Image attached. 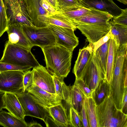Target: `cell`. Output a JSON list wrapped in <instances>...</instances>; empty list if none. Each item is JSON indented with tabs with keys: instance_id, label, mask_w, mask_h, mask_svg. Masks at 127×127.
Segmentation results:
<instances>
[{
	"instance_id": "12",
	"label": "cell",
	"mask_w": 127,
	"mask_h": 127,
	"mask_svg": "<svg viewBox=\"0 0 127 127\" xmlns=\"http://www.w3.org/2000/svg\"><path fill=\"white\" fill-rule=\"evenodd\" d=\"M26 91L35 101L45 108L62 103V100L58 95L49 93L34 84Z\"/></svg>"
},
{
	"instance_id": "19",
	"label": "cell",
	"mask_w": 127,
	"mask_h": 127,
	"mask_svg": "<svg viewBox=\"0 0 127 127\" xmlns=\"http://www.w3.org/2000/svg\"><path fill=\"white\" fill-rule=\"evenodd\" d=\"M93 50V44L90 43L86 47L79 50L78 56L73 70L76 79L80 78V75L87 64Z\"/></svg>"
},
{
	"instance_id": "18",
	"label": "cell",
	"mask_w": 127,
	"mask_h": 127,
	"mask_svg": "<svg viewBox=\"0 0 127 127\" xmlns=\"http://www.w3.org/2000/svg\"><path fill=\"white\" fill-rule=\"evenodd\" d=\"M4 108L9 112L17 118L25 120L24 111L16 95L5 92L4 95Z\"/></svg>"
},
{
	"instance_id": "29",
	"label": "cell",
	"mask_w": 127,
	"mask_h": 127,
	"mask_svg": "<svg viewBox=\"0 0 127 127\" xmlns=\"http://www.w3.org/2000/svg\"><path fill=\"white\" fill-rule=\"evenodd\" d=\"M8 27L7 20L2 0H0V37L6 31Z\"/></svg>"
},
{
	"instance_id": "14",
	"label": "cell",
	"mask_w": 127,
	"mask_h": 127,
	"mask_svg": "<svg viewBox=\"0 0 127 127\" xmlns=\"http://www.w3.org/2000/svg\"><path fill=\"white\" fill-rule=\"evenodd\" d=\"M33 84L47 92L56 94L52 75L42 65L33 68Z\"/></svg>"
},
{
	"instance_id": "43",
	"label": "cell",
	"mask_w": 127,
	"mask_h": 127,
	"mask_svg": "<svg viewBox=\"0 0 127 127\" xmlns=\"http://www.w3.org/2000/svg\"><path fill=\"white\" fill-rule=\"evenodd\" d=\"M57 10L58 11V8L56 0H46Z\"/></svg>"
},
{
	"instance_id": "4",
	"label": "cell",
	"mask_w": 127,
	"mask_h": 127,
	"mask_svg": "<svg viewBox=\"0 0 127 127\" xmlns=\"http://www.w3.org/2000/svg\"><path fill=\"white\" fill-rule=\"evenodd\" d=\"M0 62L33 68L40 65L31 50L11 44L8 41L5 43Z\"/></svg>"
},
{
	"instance_id": "27",
	"label": "cell",
	"mask_w": 127,
	"mask_h": 127,
	"mask_svg": "<svg viewBox=\"0 0 127 127\" xmlns=\"http://www.w3.org/2000/svg\"><path fill=\"white\" fill-rule=\"evenodd\" d=\"M109 39L99 47L94 52L99 65L105 75V76L106 72Z\"/></svg>"
},
{
	"instance_id": "23",
	"label": "cell",
	"mask_w": 127,
	"mask_h": 127,
	"mask_svg": "<svg viewBox=\"0 0 127 127\" xmlns=\"http://www.w3.org/2000/svg\"><path fill=\"white\" fill-rule=\"evenodd\" d=\"M0 126L5 127H28V125L25 120L2 111L0 112Z\"/></svg>"
},
{
	"instance_id": "11",
	"label": "cell",
	"mask_w": 127,
	"mask_h": 127,
	"mask_svg": "<svg viewBox=\"0 0 127 127\" xmlns=\"http://www.w3.org/2000/svg\"><path fill=\"white\" fill-rule=\"evenodd\" d=\"M42 0H24L28 14L33 25L37 27L47 26L49 13L42 5Z\"/></svg>"
},
{
	"instance_id": "7",
	"label": "cell",
	"mask_w": 127,
	"mask_h": 127,
	"mask_svg": "<svg viewBox=\"0 0 127 127\" xmlns=\"http://www.w3.org/2000/svg\"><path fill=\"white\" fill-rule=\"evenodd\" d=\"M79 78H81L89 88L93 92L100 81L105 78V75L93 50Z\"/></svg>"
},
{
	"instance_id": "30",
	"label": "cell",
	"mask_w": 127,
	"mask_h": 127,
	"mask_svg": "<svg viewBox=\"0 0 127 127\" xmlns=\"http://www.w3.org/2000/svg\"><path fill=\"white\" fill-rule=\"evenodd\" d=\"M32 67L29 66H22L10 64L0 62V72L8 71H25L30 69Z\"/></svg>"
},
{
	"instance_id": "24",
	"label": "cell",
	"mask_w": 127,
	"mask_h": 127,
	"mask_svg": "<svg viewBox=\"0 0 127 127\" xmlns=\"http://www.w3.org/2000/svg\"><path fill=\"white\" fill-rule=\"evenodd\" d=\"M91 9L81 3L60 9L59 12L72 21L88 13Z\"/></svg>"
},
{
	"instance_id": "31",
	"label": "cell",
	"mask_w": 127,
	"mask_h": 127,
	"mask_svg": "<svg viewBox=\"0 0 127 127\" xmlns=\"http://www.w3.org/2000/svg\"><path fill=\"white\" fill-rule=\"evenodd\" d=\"M54 81L56 94L63 100V90L64 77L52 75Z\"/></svg>"
},
{
	"instance_id": "26",
	"label": "cell",
	"mask_w": 127,
	"mask_h": 127,
	"mask_svg": "<svg viewBox=\"0 0 127 127\" xmlns=\"http://www.w3.org/2000/svg\"><path fill=\"white\" fill-rule=\"evenodd\" d=\"M85 105L90 127H98L96 112V105L92 96H85Z\"/></svg>"
},
{
	"instance_id": "1",
	"label": "cell",
	"mask_w": 127,
	"mask_h": 127,
	"mask_svg": "<svg viewBox=\"0 0 127 127\" xmlns=\"http://www.w3.org/2000/svg\"><path fill=\"white\" fill-rule=\"evenodd\" d=\"M112 18L107 13L91 9L88 13L73 21L90 43L93 44L109 32Z\"/></svg>"
},
{
	"instance_id": "3",
	"label": "cell",
	"mask_w": 127,
	"mask_h": 127,
	"mask_svg": "<svg viewBox=\"0 0 127 127\" xmlns=\"http://www.w3.org/2000/svg\"><path fill=\"white\" fill-rule=\"evenodd\" d=\"M98 127H127V115L116 107L111 95L96 105Z\"/></svg>"
},
{
	"instance_id": "37",
	"label": "cell",
	"mask_w": 127,
	"mask_h": 127,
	"mask_svg": "<svg viewBox=\"0 0 127 127\" xmlns=\"http://www.w3.org/2000/svg\"><path fill=\"white\" fill-rule=\"evenodd\" d=\"M110 38V31L106 35L101 38L97 42L92 44L94 52H95L99 47L107 42Z\"/></svg>"
},
{
	"instance_id": "21",
	"label": "cell",
	"mask_w": 127,
	"mask_h": 127,
	"mask_svg": "<svg viewBox=\"0 0 127 127\" xmlns=\"http://www.w3.org/2000/svg\"><path fill=\"white\" fill-rule=\"evenodd\" d=\"M111 85L105 79L100 81L92 95L96 105L100 104L106 97L111 95Z\"/></svg>"
},
{
	"instance_id": "38",
	"label": "cell",
	"mask_w": 127,
	"mask_h": 127,
	"mask_svg": "<svg viewBox=\"0 0 127 127\" xmlns=\"http://www.w3.org/2000/svg\"><path fill=\"white\" fill-rule=\"evenodd\" d=\"M42 5L49 15L53 14L58 12L46 0H42Z\"/></svg>"
},
{
	"instance_id": "41",
	"label": "cell",
	"mask_w": 127,
	"mask_h": 127,
	"mask_svg": "<svg viewBox=\"0 0 127 127\" xmlns=\"http://www.w3.org/2000/svg\"><path fill=\"white\" fill-rule=\"evenodd\" d=\"M4 93L0 92V111L4 108Z\"/></svg>"
},
{
	"instance_id": "44",
	"label": "cell",
	"mask_w": 127,
	"mask_h": 127,
	"mask_svg": "<svg viewBox=\"0 0 127 127\" xmlns=\"http://www.w3.org/2000/svg\"><path fill=\"white\" fill-rule=\"evenodd\" d=\"M120 2L125 4H127V0H117Z\"/></svg>"
},
{
	"instance_id": "2",
	"label": "cell",
	"mask_w": 127,
	"mask_h": 127,
	"mask_svg": "<svg viewBox=\"0 0 127 127\" xmlns=\"http://www.w3.org/2000/svg\"><path fill=\"white\" fill-rule=\"evenodd\" d=\"M41 48L47 70L52 75L66 77L71 69L73 52L56 44Z\"/></svg>"
},
{
	"instance_id": "36",
	"label": "cell",
	"mask_w": 127,
	"mask_h": 127,
	"mask_svg": "<svg viewBox=\"0 0 127 127\" xmlns=\"http://www.w3.org/2000/svg\"><path fill=\"white\" fill-rule=\"evenodd\" d=\"M79 113L82 120L83 127H89L87 115L85 105V100L81 111Z\"/></svg>"
},
{
	"instance_id": "33",
	"label": "cell",
	"mask_w": 127,
	"mask_h": 127,
	"mask_svg": "<svg viewBox=\"0 0 127 127\" xmlns=\"http://www.w3.org/2000/svg\"><path fill=\"white\" fill-rule=\"evenodd\" d=\"M33 72L32 70H29L25 71L23 78L24 92L33 84Z\"/></svg>"
},
{
	"instance_id": "34",
	"label": "cell",
	"mask_w": 127,
	"mask_h": 127,
	"mask_svg": "<svg viewBox=\"0 0 127 127\" xmlns=\"http://www.w3.org/2000/svg\"><path fill=\"white\" fill-rule=\"evenodd\" d=\"M81 0H56L58 8L60 9L78 4Z\"/></svg>"
},
{
	"instance_id": "6",
	"label": "cell",
	"mask_w": 127,
	"mask_h": 127,
	"mask_svg": "<svg viewBox=\"0 0 127 127\" xmlns=\"http://www.w3.org/2000/svg\"><path fill=\"white\" fill-rule=\"evenodd\" d=\"M23 31L31 44L40 48L56 44L55 37L47 26L42 27L22 25Z\"/></svg>"
},
{
	"instance_id": "17",
	"label": "cell",
	"mask_w": 127,
	"mask_h": 127,
	"mask_svg": "<svg viewBox=\"0 0 127 127\" xmlns=\"http://www.w3.org/2000/svg\"><path fill=\"white\" fill-rule=\"evenodd\" d=\"M119 46L110 32L105 79L111 85L116 54Z\"/></svg>"
},
{
	"instance_id": "16",
	"label": "cell",
	"mask_w": 127,
	"mask_h": 127,
	"mask_svg": "<svg viewBox=\"0 0 127 127\" xmlns=\"http://www.w3.org/2000/svg\"><path fill=\"white\" fill-rule=\"evenodd\" d=\"M6 32L9 42L31 50L33 46L24 33L21 25L17 23L9 25Z\"/></svg>"
},
{
	"instance_id": "39",
	"label": "cell",
	"mask_w": 127,
	"mask_h": 127,
	"mask_svg": "<svg viewBox=\"0 0 127 127\" xmlns=\"http://www.w3.org/2000/svg\"><path fill=\"white\" fill-rule=\"evenodd\" d=\"M44 122L47 127H62L61 126L55 122L54 120L49 115L46 116Z\"/></svg>"
},
{
	"instance_id": "9",
	"label": "cell",
	"mask_w": 127,
	"mask_h": 127,
	"mask_svg": "<svg viewBox=\"0 0 127 127\" xmlns=\"http://www.w3.org/2000/svg\"><path fill=\"white\" fill-rule=\"evenodd\" d=\"M23 110L25 116H30L39 119L44 122L48 114L46 109L32 98L26 91L16 95Z\"/></svg>"
},
{
	"instance_id": "20",
	"label": "cell",
	"mask_w": 127,
	"mask_h": 127,
	"mask_svg": "<svg viewBox=\"0 0 127 127\" xmlns=\"http://www.w3.org/2000/svg\"><path fill=\"white\" fill-rule=\"evenodd\" d=\"M45 109L49 115L62 127H69L68 118L66 110L62 103Z\"/></svg>"
},
{
	"instance_id": "35",
	"label": "cell",
	"mask_w": 127,
	"mask_h": 127,
	"mask_svg": "<svg viewBox=\"0 0 127 127\" xmlns=\"http://www.w3.org/2000/svg\"><path fill=\"white\" fill-rule=\"evenodd\" d=\"M111 22L115 24L127 26V9H123L122 13L119 16L113 18Z\"/></svg>"
},
{
	"instance_id": "25",
	"label": "cell",
	"mask_w": 127,
	"mask_h": 127,
	"mask_svg": "<svg viewBox=\"0 0 127 127\" xmlns=\"http://www.w3.org/2000/svg\"><path fill=\"white\" fill-rule=\"evenodd\" d=\"M110 31L119 45L127 44V26L115 24L111 21Z\"/></svg>"
},
{
	"instance_id": "32",
	"label": "cell",
	"mask_w": 127,
	"mask_h": 127,
	"mask_svg": "<svg viewBox=\"0 0 127 127\" xmlns=\"http://www.w3.org/2000/svg\"><path fill=\"white\" fill-rule=\"evenodd\" d=\"M74 84L77 86L87 97L92 96L93 91L91 90L80 78L76 79Z\"/></svg>"
},
{
	"instance_id": "13",
	"label": "cell",
	"mask_w": 127,
	"mask_h": 127,
	"mask_svg": "<svg viewBox=\"0 0 127 127\" xmlns=\"http://www.w3.org/2000/svg\"><path fill=\"white\" fill-rule=\"evenodd\" d=\"M63 100L70 108L72 107L79 113L85 100V95L75 85H63Z\"/></svg>"
},
{
	"instance_id": "28",
	"label": "cell",
	"mask_w": 127,
	"mask_h": 127,
	"mask_svg": "<svg viewBox=\"0 0 127 127\" xmlns=\"http://www.w3.org/2000/svg\"><path fill=\"white\" fill-rule=\"evenodd\" d=\"M69 127H83L82 120L79 113L72 107L69 110L68 116Z\"/></svg>"
},
{
	"instance_id": "22",
	"label": "cell",
	"mask_w": 127,
	"mask_h": 127,
	"mask_svg": "<svg viewBox=\"0 0 127 127\" xmlns=\"http://www.w3.org/2000/svg\"><path fill=\"white\" fill-rule=\"evenodd\" d=\"M47 25L51 24L64 28L71 29L74 31L77 29L76 26L73 21L60 13L58 12L47 16Z\"/></svg>"
},
{
	"instance_id": "5",
	"label": "cell",
	"mask_w": 127,
	"mask_h": 127,
	"mask_svg": "<svg viewBox=\"0 0 127 127\" xmlns=\"http://www.w3.org/2000/svg\"><path fill=\"white\" fill-rule=\"evenodd\" d=\"M8 26L19 23L34 26L28 14L24 0H2Z\"/></svg>"
},
{
	"instance_id": "42",
	"label": "cell",
	"mask_w": 127,
	"mask_h": 127,
	"mask_svg": "<svg viewBox=\"0 0 127 127\" xmlns=\"http://www.w3.org/2000/svg\"><path fill=\"white\" fill-rule=\"evenodd\" d=\"M28 127H42L39 124L34 121L31 122L28 124Z\"/></svg>"
},
{
	"instance_id": "45",
	"label": "cell",
	"mask_w": 127,
	"mask_h": 127,
	"mask_svg": "<svg viewBox=\"0 0 127 127\" xmlns=\"http://www.w3.org/2000/svg\"></svg>"
},
{
	"instance_id": "40",
	"label": "cell",
	"mask_w": 127,
	"mask_h": 127,
	"mask_svg": "<svg viewBox=\"0 0 127 127\" xmlns=\"http://www.w3.org/2000/svg\"><path fill=\"white\" fill-rule=\"evenodd\" d=\"M127 88L125 91L121 106V111L124 114L127 115Z\"/></svg>"
},
{
	"instance_id": "10",
	"label": "cell",
	"mask_w": 127,
	"mask_h": 127,
	"mask_svg": "<svg viewBox=\"0 0 127 127\" xmlns=\"http://www.w3.org/2000/svg\"><path fill=\"white\" fill-rule=\"evenodd\" d=\"M47 26L51 30L55 38L56 44L64 47L72 52L79 44L78 38L75 35L74 30L48 24Z\"/></svg>"
},
{
	"instance_id": "15",
	"label": "cell",
	"mask_w": 127,
	"mask_h": 127,
	"mask_svg": "<svg viewBox=\"0 0 127 127\" xmlns=\"http://www.w3.org/2000/svg\"><path fill=\"white\" fill-rule=\"evenodd\" d=\"M81 3L90 9L107 13L113 18L119 16L123 10L117 5L113 0H81Z\"/></svg>"
},
{
	"instance_id": "8",
	"label": "cell",
	"mask_w": 127,
	"mask_h": 127,
	"mask_svg": "<svg viewBox=\"0 0 127 127\" xmlns=\"http://www.w3.org/2000/svg\"><path fill=\"white\" fill-rule=\"evenodd\" d=\"M25 71H8L0 72V92L16 95L24 92L23 78Z\"/></svg>"
}]
</instances>
